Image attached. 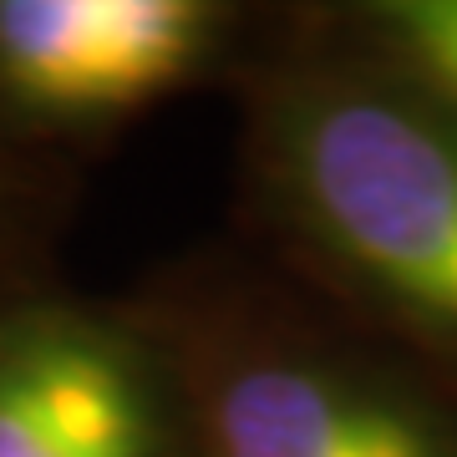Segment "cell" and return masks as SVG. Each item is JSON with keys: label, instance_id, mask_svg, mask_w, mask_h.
I'll return each instance as SVG.
<instances>
[{"label": "cell", "instance_id": "obj_4", "mask_svg": "<svg viewBox=\"0 0 457 457\" xmlns=\"http://www.w3.org/2000/svg\"><path fill=\"white\" fill-rule=\"evenodd\" d=\"M213 457H453L417 407L326 366L264 361L213 402Z\"/></svg>", "mask_w": 457, "mask_h": 457}, {"label": "cell", "instance_id": "obj_3", "mask_svg": "<svg viewBox=\"0 0 457 457\" xmlns=\"http://www.w3.org/2000/svg\"><path fill=\"white\" fill-rule=\"evenodd\" d=\"M0 457H158L137 361L62 315L0 336Z\"/></svg>", "mask_w": 457, "mask_h": 457}, {"label": "cell", "instance_id": "obj_1", "mask_svg": "<svg viewBox=\"0 0 457 457\" xmlns=\"http://www.w3.org/2000/svg\"><path fill=\"white\" fill-rule=\"evenodd\" d=\"M285 173L315 234L366 285L457 336L453 112L386 87H311L285 117Z\"/></svg>", "mask_w": 457, "mask_h": 457}, {"label": "cell", "instance_id": "obj_2", "mask_svg": "<svg viewBox=\"0 0 457 457\" xmlns=\"http://www.w3.org/2000/svg\"><path fill=\"white\" fill-rule=\"evenodd\" d=\"M204 36L194 0H0V87L36 112H112L183 77Z\"/></svg>", "mask_w": 457, "mask_h": 457}, {"label": "cell", "instance_id": "obj_5", "mask_svg": "<svg viewBox=\"0 0 457 457\" xmlns=\"http://www.w3.org/2000/svg\"><path fill=\"white\" fill-rule=\"evenodd\" d=\"M381 26L396 36L427 97L457 117V0H396L381 11Z\"/></svg>", "mask_w": 457, "mask_h": 457}]
</instances>
